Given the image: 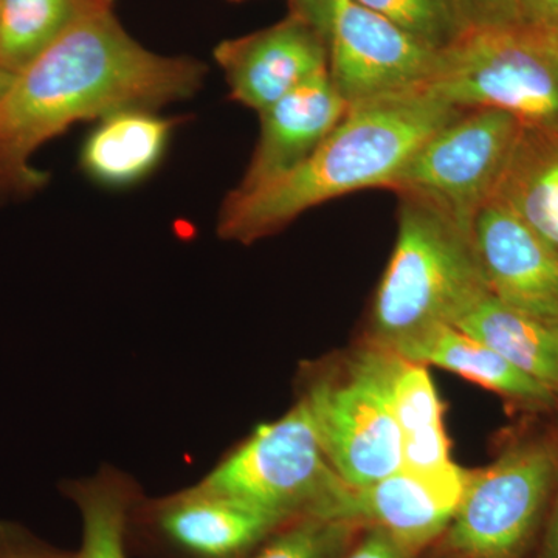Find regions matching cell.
Wrapping results in <instances>:
<instances>
[{
	"label": "cell",
	"instance_id": "cell-1",
	"mask_svg": "<svg viewBox=\"0 0 558 558\" xmlns=\"http://www.w3.org/2000/svg\"><path fill=\"white\" fill-rule=\"evenodd\" d=\"M205 73L199 61L143 47L112 7L81 17L16 73L0 100V196L40 189L47 174L32 167L33 154L73 124L186 100Z\"/></svg>",
	"mask_w": 558,
	"mask_h": 558
},
{
	"label": "cell",
	"instance_id": "cell-2",
	"mask_svg": "<svg viewBox=\"0 0 558 558\" xmlns=\"http://www.w3.org/2000/svg\"><path fill=\"white\" fill-rule=\"evenodd\" d=\"M459 112L425 89L351 106L299 167L259 189L231 191L220 208L219 236L253 244L326 202L388 190L418 146Z\"/></svg>",
	"mask_w": 558,
	"mask_h": 558
},
{
	"label": "cell",
	"instance_id": "cell-3",
	"mask_svg": "<svg viewBox=\"0 0 558 558\" xmlns=\"http://www.w3.org/2000/svg\"><path fill=\"white\" fill-rule=\"evenodd\" d=\"M398 197V238L374 295L368 339L395 352L451 325L487 290L472 231L422 197Z\"/></svg>",
	"mask_w": 558,
	"mask_h": 558
},
{
	"label": "cell",
	"instance_id": "cell-4",
	"mask_svg": "<svg viewBox=\"0 0 558 558\" xmlns=\"http://www.w3.org/2000/svg\"><path fill=\"white\" fill-rule=\"evenodd\" d=\"M459 110L497 109L523 126L558 130V27L538 22L465 27L427 86Z\"/></svg>",
	"mask_w": 558,
	"mask_h": 558
},
{
	"label": "cell",
	"instance_id": "cell-5",
	"mask_svg": "<svg viewBox=\"0 0 558 558\" xmlns=\"http://www.w3.org/2000/svg\"><path fill=\"white\" fill-rule=\"evenodd\" d=\"M405 359L366 341L351 357L307 366L299 402L326 458L351 487H365L402 464L395 389Z\"/></svg>",
	"mask_w": 558,
	"mask_h": 558
},
{
	"label": "cell",
	"instance_id": "cell-6",
	"mask_svg": "<svg viewBox=\"0 0 558 558\" xmlns=\"http://www.w3.org/2000/svg\"><path fill=\"white\" fill-rule=\"evenodd\" d=\"M197 483L282 520H344L351 490L330 465L299 400L281 417L259 424Z\"/></svg>",
	"mask_w": 558,
	"mask_h": 558
},
{
	"label": "cell",
	"instance_id": "cell-7",
	"mask_svg": "<svg viewBox=\"0 0 558 558\" xmlns=\"http://www.w3.org/2000/svg\"><path fill=\"white\" fill-rule=\"evenodd\" d=\"M558 481V444H512L486 468L468 472L436 553L440 558H521Z\"/></svg>",
	"mask_w": 558,
	"mask_h": 558
},
{
	"label": "cell",
	"instance_id": "cell-8",
	"mask_svg": "<svg viewBox=\"0 0 558 558\" xmlns=\"http://www.w3.org/2000/svg\"><path fill=\"white\" fill-rule=\"evenodd\" d=\"M521 128L502 110H462L418 146L388 190L422 197L472 231L497 191Z\"/></svg>",
	"mask_w": 558,
	"mask_h": 558
},
{
	"label": "cell",
	"instance_id": "cell-9",
	"mask_svg": "<svg viewBox=\"0 0 558 558\" xmlns=\"http://www.w3.org/2000/svg\"><path fill=\"white\" fill-rule=\"evenodd\" d=\"M328 46L329 76L351 106L424 89L439 51L355 0H293Z\"/></svg>",
	"mask_w": 558,
	"mask_h": 558
},
{
	"label": "cell",
	"instance_id": "cell-10",
	"mask_svg": "<svg viewBox=\"0 0 558 558\" xmlns=\"http://www.w3.org/2000/svg\"><path fill=\"white\" fill-rule=\"evenodd\" d=\"M286 521L196 483L140 495L128 515V550L137 558H247Z\"/></svg>",
	"mask_w": 558,
	"mask_h": 558
},
{
	"label": "cell",
	"instance_id": "cell-11",
	"mask_svg": "<svg viewBox=\"0 0 558 558\" xmlns=\"http://www.w3.org/2000/svg\"><path fill=\"white\" fill-rule=\"evenodd\" d=\"M215 58L226 73L231 100L256 112L329 72L325 38L296 11L266 31L223 40Z\"/></svg>",
	"mask_w": 558,
	"mask_h": 558
},
{
	"label": "cell",
	"instance_id": "cell-12",
	"mask_svg": "<svg viewBox=\"0 0 558 558\" xmlns=\"http://www.w3.org/2000/svg\"><path fill=\"white\" fill-rule=\"evenodd\" d=\"M488 292L545 322L558 323V253L492 197L472 226Z\"/></svg>",
	"mask_w": 558,
	"mask_h": 558
},
{
	"label": "cell",
	"instance_id": "cell-13",
	"mask_svg": "<svg viewBox=\"0 0 558 558\" xmlns=\"http://www.w3.org/2000/svg\"><path fill=\"white\" fill-rule=\"evenodd\" d=\"M329 72L301 84L259 113V137L236 191H250L303 163L347 117Z\"/></svg>",
	"mask_w": 558,
	"mask_h": 558
},
{
	"label": "cell",
	"instance_id": "cell-14",
	"mask_svg": "<svg viewBox=\"0 0 558 558\" xmlns=\"http://www.w3.org/2000/svg\"><path fill=\"white\" fill-rule=\"evenodd\" d=\"M457 509L453 499L399 469L369 486L351 487L344 520L379 527L410 556L422 557L438 545Z\"/></svg>",
	"mask_w": 558,
	"mask_h": 558
},
{
	"label": "cell",
	"instance_id": "cell-15",
	"mask_svg": "<svg viewBox=\"0 0 558 558\" xmlns=\"http://www.w3.org/2000/svg\"><path fill=\"white\" fill-rule=\"evenodd\" d=\"M400 429V469L458 502L468 472L454 464L444 427V405L428 366L405 360L395 389Z\"/></svg>",
	"mask_w": 558,
	"mask_h": 558
},
{
	"label": "cell",
	"instance_id": "cell-16",
	"mask_svg": "<svg viewBox=\"0 0 558 558\" xmlns=\"http://www.w3.org/2000/svg\"><path fill=\"white\" fill-rule=\"evenodd\" d=\"M400 357L458 374L513 405L538 411L558 407L556 395L505 357L453 325H440L398 349Z\"/></svg>",
	"mask_w": 558,
	"mask_h": 558
},
{
	"label": "cell",
	"instance_id": "cell-17",
	"mask_svg": "<svg viewBox=\"0 0 558 558\" xmlns=\"http://www.w3.org/2000/svg\"><path fill=\"white\" fill-rule=\"evenodd\" d=\"M178 121L153 109H123L98 120L81 148L80 163L105 186L134 185L159 167Z\"/></svg>",
	"mask_w": 558,
	"mask_h": 558
},
{
	"label": "cell",
	"instance_id": "cell-18",
	"mask_svg": "<svg viewBox=\"0 0 558 558\" xmlns=\"http://www.w3.org/2000/svg\"><path fill=\"white\" fill-rule=\"evenodd\" d=\"M451 325L545 385L558 400V323L513 310L486 290Z\"/></svg>",
	"mask_w": 558,
	"mask_h": 558
},
{
	"label": "cell",
	"instance_id": "cell-19",
	"mask_svg": "<svg viewBox=\"0 0 558 558\" xmlns=\"http://www.w3.org/2000/svg\"><path fill=\"white\" fill-rule=\"evenodd\" d=\"M494 197L558 253V130L521 128Z\"/></svg>",
	"mask_w": 558,
	"mask_h": 558
},
{
	"label": "cell",
	"instance_id": "cell-20",
	"mask_svg": "<svg viewBox=\"0 0 558 558\" xmlns=\"http://www.w3.org/2000/svg\"><path fill=\"white\" fill-rule=\"evenodd\" d=\"M60 490L73 502L81 519V543L73 550V558H131L128 515L143 494L134 476L102 464L92 475L62 481Z\"/></svg>",
	"mask_w": 558,
	"mask_h": 558
},
{
	"label": "cell",
	"instance_id": "cell-21",
	"mask_svg": "<svg viewBox=\"0 0 558 558\" xmlns=\"http://www.w3.org/2000/svg\"><path fill=\"white\" fill-rule=\"evenodd\" d=\"M113 0H2L0 68L20 73L75 22Z\"/></svg>",
	"mask_w": 558,
	"mask_h": 558
},
{
	"label": "cell",
	"instance_id": "cell-22",
	"mask_svg": "<svg viewBox=\"0 0 558 558\" xmlns=\"http://www.w3.org/2000/svg\"><path fill=\"white\" fill-rule=\"evenodd\" d=\"M362 527L354 521L322 517L289 520L247 558H343Z\"/></svg>",
	"mask_w": 558,
	"mask_h": 558
},
{
	"label": "cell",
	"instance_id": "cell-23",
	"mask_svg": "<svg viewBox=\"0 0 558 558\" xmlns=\"http://www.w3.org/2000/svg\"><path fill=\"white\" fill-rule=\"evenodd\" d=\"M395 22L411 36L435 50L447 46L462 32L454 0H355Z\"/></svg>",
	"mask_w": 558,
	"mask_h": 558
},
{
	"label": "cell",
	"instance_id": "cell-24",
	"mask_svg": "<svg viewBox=\"0 0 558 558\" xmlns=\"http://www.w3.org/2000/svg\"><path fill=\"white\" fill-rule=\"evenodd\" d=\"M0 558H73L16 521L0 520Z\"/></svg>",
	"mask_w": 558,
	"mask_h": 558
},
{
	"label": "cell",
	"instance_id": "cell-25",
	"mask_svg": "<svg viewBox=\"0 0 558 558\" xmlns=\"http://www.w3.org/2000/svg\"><path fill=\"white\" fill-rule=\"evenodd\" d=\"M462 31L473 25L508 24L521 20L520 0H454Z\"/></svg>",
	"mask_w": 558,
	"mask_h": 558
},
{
	"label": "cell",
	"instance_id": "cell-26",
	"mask_svg": "<svg viewBox=\"0 0 558 558\" xmlns=\"http://www.w3.org/2000/svg\"><path fill=\"white\" fill-rule=\"evenodd\" d=\"M343 558H421L400 548L387 532L379 527L363 526Z\"/></svg>",
	"mask_w": 558,
	"mask_h": 558
},
{
	"label": "cell",
	"instance_id": "cell-27",
	"mask_svg": "<svg viewBox=\"0 0 558 558\" xmlns=\"http://www.w3.org/2000/svg\"><path fill=\"white\" fill-rule=\"evenodd\" d=\"M521 20L558 27V0H520Z\"/></svg>",
	"mask_w": 558,
	"mask_h": 558
},
{
	"label": "cell",
	"instance_id": "cell-28",
	"mask_svg": "<svg viewBox=\"0 0 558 558\" xmlns=\"http://www.w3.org/2000/svg\"><path fill=\"white\" fill-rule=\"evenodd\" d=\"M556 495H554L553 510L548 526H546L545 535H543L542 545L535 558H558V481L556 486Z\"/></svg>",
	"mask_w": 558,
	"mask_h": 558
},
{
	"label": "cell",
	"instance_id": "cell-29",
	"mask_svg": "<svg viewBox=\"0 0 558 558\" xmlns=\"http://www.w3.org/2000/svg\"><path fill=\"white\" fill-rule=\"evenodd\" d=\"M14 73L9 72L3 68H0V100H2L3 95L7 94V90L10 89L11 84L14 81Z\"/></svg>",
	"mask_w": 558,
	"mask_h": 558
},
{
	"label": "cell",
	"instance_id": "cell-30",
	"mask_svg": "<svg viewBox=\"0 0 558 558\" xmlns=\"http://www.w3.org/2000/svg\"><path fill=\"white\" fill-rule=\"evenodd\" d=\"M233 2H241V0H233Z\"/></svg>",
	"mask_w": 558,
	"mask_h": 558
},
{
	"label": "cell",
	"instance_id": "cell-31",
	"mask_svg": "<svg viewBox=\"0 0 558 558\" xmlns=\"http://www.w3.org/2000/svg\"><path fill=\"white\" fill-rule=\"evenodd\" d=\"M0 3H2V0H0Z\"/></svg>",
	"mask_w": 558,
	"mask_h": 558
}]
</instances>
